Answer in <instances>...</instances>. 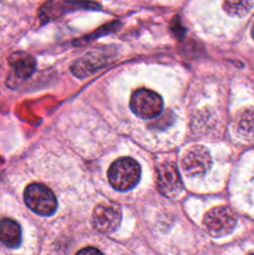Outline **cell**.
<instances>
[{"label":"cell","instance_id":"cell-7","mask_svg":"<svg viewBox=\"0 0 254 255\" xmlns=\"http://www.w3.org/2000/svg\"><path fill=\"white\" fill-rule=\"evenodd\" d=\"M157 188L163 196L173 198L183 189V183L173 162H164L157 168Z\"/></svg>","mask_w":254,"mask_h":255},{"label":"cell","instance_id":"cell-11","mask_svg":"<svg viewBox=\"0 0 254 255\" xmlns=\"http://www.w3.org/2000/svg\"><path fill=\"white\" fill-rule=\"evenodd\" d=\"M241 129L246 132H254V116H247L239 124Z\"/></svg>","mask_w":254,"mask_h":255},{"label":"cell","instance_id":"cell-4","mask_svg":"<svg viewBox=\"0 0 254 255\" xmlns=\"http://www.w3.org/2000/svg\"><path fill=\"white\" fill-rule=\"evenodd\" d=\"M129 107L134 115L142 119H153L163 110V100L154 91L139 89L131 96Z\"/></svg>","mask_w":254,"mask_h":255},{"label":"cell","instance_id":"cell-10","mask_svg":"<svg viewBox=\"0 0 254 255\" xmlns=\"http://www.w3.org/2000/svg\"><path fill=\"white\" fill-rule=\"evenodd\" d=\"M253 6V0H223V7L231 16H246Z\"/></svg>","mask_w":254,"mask_h":255},{"label":"cell","instance_id":"cell-13","mask_svg":"<svg viewBox=\"0 0 254 255\" xmlns=\"http://www.w3.org/2000/svg\"><path fill=\"white\" fill-rule=\"evenodd\" d=\"M252 36H253V39H254V26H253V29H252Z\"/></svg>","mask_w":254,"mask_h":255},{"label":"cell","instance_id":"cell-9","mask_svg":"<svg viewBox=\"0 0 254 255\" xmlns=\"http://www.w3.org/2000/svg\"><path fill=\"white\" fill-rule=\"evenodd\" d=\"M9 64L11 65L12 70L20 79H27L35 71V59L25 52H15L10 56Z\"/></svg>","mask_w":254,"mask_h":255},{"label":"cell","instance_id":"cell-3","mask_svg":"<svg viewBox=\"0 0 254 255\" xmlns=\"http://www.w3.org/2000/svg\"><path fill=\"white\" fill-rule=\"evenodd\" d=\"M203 226L209 236L221 238L229 236L236 229L237 217L228 207H216L206 214Z\"/></svg>","mask_w":254,"mask_h":255},{"label":"cell","instance_id":"cell-12","mask_svg":"<svg viewBox=\"0 0 254 255\" xmlns=\"http://www.w3.org/2000/svg\"><path fill=\"white\" fill-rule=\"evenodd\" d=\"M80 254H84V253H99V251L97 249H94V248H89V249H82V251L79 252Z\"/></svg>","mask_w":254,"mask_h":255},{"label":"cell","instance_id":"cell-6","mask_svg":"<svg viewBox=\"0 0 254 255\" xmlns=\"http://www.w3.org/2000/svg\"><path fill=\"white\" fill-rule=\"evenodd\" d=\"M182 171L188 177H202L209 171L212 158L203 146H194L182 158Z\"/></svg>","mask_w":254,"mask_h":255},{"label":"cell","instance_id":"cell-8","mask_svg":"<svg viewBox=\"0 0 254 255\" xmlns=\"http://www.w3.org/2000/svg\"><path fill=\"white\" fill-rule=\"evenodd\" d=\"M0 243L7 248H17L21 243V228L15 221L2 218L0 221Z\"/></svg>","mask_w":254,"mask_h":255},{"label":"cell","instance_id":"cell-2","mask_svg":"<svg viewBox=\"0 0 254 255\" xmlns=\"http://www.w3.org/2000/svg\"><path fill=\"white\" fill-rule=\"evenodd\" d=\"M25 204L39 216H52L57 209V201L54 192L46 186L32 183L24 192Z\"/></svg>","mask_w":254,"mask_h":255},{"label":"cell","instance_id":"cell-5","mask_svg":"<svg viewBox=\"0 0 254 255\" xmlns=\"http://www.w3.org/2000/svg\"><path fill=\"white\" fill-rule=\"evenodd\" d=\"M122 219V212L119 204L100 203L92 213V226L97 232L104 234L112 233L120 226Z\"/></svg>","mask_w":254,"mask_h":255},{"label":"cell","instance_id":"cell-1","mask_svg":"<svg viewBox=\"0 0 254 255\" xmlns=\"http://www.w3.org/2000/svg\"><path fill=\"white\" fill-rule=\"evenodd\" d=\"M109 182L116 191L127 192L134 188L139 182L141 177V167L129 157H122L116 159L110 166L107 172Z\"/></svg>","mask_w":254,"mask_h":255}]
</instances>
